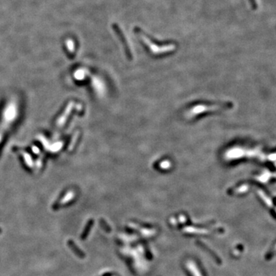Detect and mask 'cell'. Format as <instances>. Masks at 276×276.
Masks as SVG:
<instances>
[{
  "label": "cell",
  "mask_w": 276,
  "mask_h": 276,
  "mask_svg": "<svg viewBox=\"0 0 276 276\" xmlns=\"http://www.w3.org/2000/svg\"><path fill=\"white\" fill-rule=\"evenodd\" d=\"M68 243H69L70 246H71V247L73 249V250H74V252H75V253H77V254L78 255V256H80V255H81V252H79V250L77 249V248L75 247V245L73 244L72 242H71V241H69V242H68Z\"/></svg>",
  "instance_id": "6da1fadb"
},
{
  "label": "cell",
  "mask_w": 276,
  "mask_h": 276,
  "mask_svg": "<svg viewBox=\"0 0 276 276\" xmlns=\"http://www.w3.org/2000/svg\"><path fill=\"white\" fill-rule=\"evenodd\" d=\"M0 232H1V229H0Z\"/></svg>",
  "instance_id": "7a4b0ae2"
}]
</instances>
